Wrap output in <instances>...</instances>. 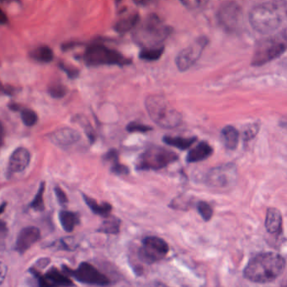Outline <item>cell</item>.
I'll list each match as a JSON object with an SVG mask.
<instances>
[{
	"label": "cell",
	"instance_id": "1",
	"mask_svg": "<svg viewBox=\"0 0 287 287\" xmlns=\"http://www.w3.org/2000/svg\"><path fill=\"white\" fill-rule=\"evenodd\" d=\"M285 268L286 260L278 253H258L247 263L244 270V277L254 283H270L281 276Z\"/></svg>",
	"mask_w": 287,
	"mask_h": 287
},
{
	"label": "cell",
	"instance_id": "2",
	"mask_svg": "<svg viewBox=\"0 0 287 287\" xmlns=\"http://www.w3.org/2000/svg\"><path fill=\"white\" fill-rule=\"evenodd\" d=\"M248 20L252 28L259 34L270 35L282 26L284 13L282 5L276 2H265L251 9Z\"/></svg>",
	"mask_w": 287,
	"mask_h": 287
},
{
	"label": "cell",
	"instance_id": "3",
	"mask_svg": "<svg viewBox=\"0 0 287 287\" xmlns=\"http://www.w3.org/2000/svg\"><path fill=\"white\" fill-rule=\"evenodd\" d=\"M134 29L132 39L142 48L162 46V43L172 33V28L154 14L148 15L142 23L137 24Z\"/></svg>",
	"mask_w": 287,
	"mask_h": 287
},
{
	"label": "cell",
	"instance_id": "4",
	"mask_svg": "<svg viewBox=\"0 0 287 287\" xmlns=\"http://www.w3.org/2000/svg\"><path fill=\"white\" fill-rule=\"evenodd\" d=\"M145 107L151 119L165 129H172L182 123V116L161 95H150L145 100Z\"/></svg>",
	"mask_w": 287,
	"mask_h": 287
},
{
	"label": "cell",
	"instance_id": "5",
	"mask_svg": "<svg viewBox=\"0 0 287 287\" xmlns=\"http://www.w3.org/2000/svg\"><path fill=\"white\" fill-rule=\"evenodd\" d=\"M179 160L178 154L167 148L153 146L143 152L137 159L138 171L160 170Z\"/></svg>",
	"mask_w": 287,
	"mask_h": 287
},
{
	"label": "cell",
	"instance_id": "6",
	"mask_svg": "<svg viewBox=\"0 0 287 287\" xmlns=\"http://www.w3.org/2000/svg\"><path fill=\"white\" fill-rule=\"evenodd\" d=\"M83 61L88 66H124L131 64V59L124 57L121 52L100 44H94L86 49Z\"/></svg>",
	"mask_w": 287,
	"mask_h": 287
},
{
	"label": "cell",
	"instance_id": "7",
	"mask_svg": "<svg viewBox=\"0 0 287 287\" xmlns=\"http://www.w3.org/2000/svg\"><path fill=\"white\" fill-rule=\"evenodd\" d=\"M287 50L285 41L277 40L276 38H270L263 41L257 46L253 53L251 65L260 67L271 61L277 59L284 54Z\"/></svg>",
	"mask_w": 287,
	"mask_h": 287
},
{
	"label": "cell",
	"instance_id": "8",
	"mask_svg": "<svg viewBox=\"0 0 287 287\" xmlns=\"http://www.w3.org/2000/svg\"><path fill=\"white\" fill-rule=\"evenodd\" d=\"M168 250V244L164 239L155 236L146 237L138 250V257L146 264H154L164 259Z\"/></svg>",
	"mask_w": 287,
	"mask_h": 287
},
{
	"label": "cell",
	"instance_id": "9",
	"mask_svg": "<svg viewBox=\"0 0 287 287\" xmlns=\"http://www.w3.org/2000/svg\"><path fill=\"white\" fill-rule=\"evenodd\" d=\"M63 270L67 275L74 277L78 282L83 284L100 287L111 285V281L107 276L87 262L81 263L76 270H72L67 266H63Z\"/></svg>",
	"mask_w": 287,
	"mask_h": 287
},
{
	"label": "cell",
	"instance_id": "10",
	"mask_svg": "<svg viewBox=\"0 0 287 287\" xmlns=\"http://www.w3.org/2000/svg\"><path fill=\"white\" fill-rule=\"evenodd\" d=\"M209 40L206 37H200L194 41L190 46L183 49L179 52L175 58L177 69L180 72H185L191 69L199 60L205 47L207 46Z\"/></svg>",
	"mask_w": 287,
	"mask_h": 287
},
{
	"label": "cell",
	"instance_id": "11",
	"mask_svg": "<svg viewBox=\"0 0 287 287\" xmlns=\"http://www.w3.org/2000/svg\"><path fill=\"white\" fill-rule=\"evenodd\" d=\"M217 20L226 32H233L239 28L243 20V11L235 1H227L222 3L217 12Z\"/></svg>",
	"mask_w": 287,
	"mask_h": 287
},
{
	"label": "cell",
	"instance_id": "12",
	"mask_svg": "<svg viewBox=\"0 0 287 287\" xmlns=\"http://www.w3.org/2000/svg\"><path fill=\"white\" fill-rule=\"evenodd\" d=\"M237 170L235 165H222L209 171L205 182L210 187L227 188L232 186L236 180Z\"/></svg>",
	"mask_w": 287,
	"mask_h": 287
},
{
	"label": "cell",
	"instance_id": "13",
	"mask_svg": "<svg viewBox=\"0 0 287 287\" xmlns=\"http://www.w3.org/2000/svg\"><path fill=\"white\" fill-rule=\"evenodd\" d=\"M41 287H69L74 286L71 280L62 274L56 268H51L44 276H41L36 270H32Z\"/></svg>",
	"mask_w": 287,
	"mask_h": 287
},
{
	"label": "cell",
	"instance_id": "14",
	"mask_svg": "<svg viewBox=\"0 0 287 287\" xmlns=\"http://www.w3.org/2000/svg\"><path fill=\"white\" fill-rule=\"evenodd\" d=\"M41 238V232L36 227H27L20 231L18 235L15 248L20 253H24L35 245Z\"/></svg>",
	"mask_w": 287,
	"mask_h": 287
},
{
	"label": "cell",
	"instance_id": "15",
	"mask_svg": "<svg viewBox=\"0 0 287 287\" xmlns=\"http://www.w3.org/2000/svg\"><path fill=\"white\" fill-rule=\"evenodd\" d=\"M31 162V154L26 148H18L9 158L8 172L9 174L25 170Z\"/></svg>",
	"mask_w": 287,
	"mask_h": 287
},
{
	"label": "cell",
	"instance_id": "16",
	"mask_svg": "<svg viewBox=\"0 0 287 287\" xmlns=\"http://www.w3.org/2000/svg\"><path fill=\"white\" fill-rule=\"evenodd\" d=\"M49 137L56 145L68 147L76 143L80 139V135L74 129L66 127L53 131Z\"/></svg>",
	"mask_w": 287,
	"mask_h": 287
},
{
	"label": "cell",
	"instance_id": "17",
	"mask_svg": "<svg viewBox=\"0 0 287 287\" xmlns=\"http://www.w3.org/2000/svg\"><path fill=\"white\" fill-rule=\"evenodd\" d=\"M213 154V148L205 141H202L198 145L189 151L186 156V162L189 164L201 162L206 160Z\"/></svg>",
	"mask_w": 287,
	"mask_h": 287
},
{
	"label": "cell",
	"instance_id": "18",
	"mask_svg": "<svg viewBox=\"0 0 287 287\" xmlns=\"http://www.w3.org/2000/svg\"><path fill=\"white\" fill-rule=\"evenodd\" d=\"M282 216L281 211L276 208H269L266 212L265 228L268 233L279 234L282 232Z\"/></svg>",
	"mask_w": 287,
	"mask_h": 287
},
{
	"label": "cell",
	"instance_id": "19",
	"mask_svg": "<svg viewBox=\"0 0 287 287\" xmlns=\"http://www.w3.org/2000/svg\"><path fill=\"white\" fill-rule=\"evenodd\" d=\"M222 140L229 150L236 149L239 145V132L233 125H227L222 130Z\"/></svg>",
	"mask_w": 287,
	"mask_h": 287
},
{
	"label": "cell",
	"instance_id": "20",
	"mask_svg": "<svg viewBox=\"0 0 287 287\" xmlns=\"http://www.w3.org/2000/svg\"><path fill=\"white\" fill-rule=\"evenodd\" d=\"M104 160L111 163V171L117 175H125L130 173L129 168L125 165L120 164L118 152L116 149H111L104 157Z\"/></svg>",
	"mask_w": 287,
	"mask_h": 287
},
{
	"label": "cell",
	"instance_id": "21",
	"mask_svg": "<svg viewBox=\"0 0 287 287\" xmlns=\"http://www.w3.org/2000/svg\"><path fill=\"white\" fill-rule=\"evenodd\" d=\"M139 14L137 13L129 14L126 17L123 18L115 25V31L119 34H125L135 28L139 23Z\"/></svg>",
	"mask_w": 287,
	"mask_h": 287
},
{
	"label": "cell",
	"instance_id": "22",
	"mask_svg": "<svg viewBox=\"0 0 287 287\" xmlns=\"http://www.w3.org/2000/svg\"><path fill=\"white\" fill-rule=\"evenodd\" d=\"M82 197H83V200H84V202L88 205V208L95 215L106 217L111 213V210H112L111 204H109L107 202H103L101 204H99L95 200L92 199L89 196H86L84 194H82Z\"/></svg>",
	"mask_w": 287,
	"mask_h": 287
},
{
	"label": "cell",
	"instance_id": "23",
	"mask_svg": "<svg viewBox=\"0 0 287 287\" xmlns=\"http://www.w3.org/2000/svg\"><path fill=\"white\" fill-rule=\"evenodd\" d=\"M60 223L67 233H71L80 223V216L77 213L69 210H61L59 212Z\"/></svg>",
	"mask_w": 287,
	"mask_h": 287
},
{
	"label": "cell",
	"instance_id": "24",
	"mask_svg": "<svg viewBox=\"0 0 287 287\" xmlns=\"http://www.w3.org/2000/svg\"><path fill=\"white\" fill-rule=\"evenodd\" d=\"M197 137H170V136H164L163 137V142L167 145L172 146L174 148L180 149V150H186L196 142Z\"/></svg>",
	"mask_w": 287,
	"mask_h": 287
},
{
	"label": "cell",
	"instance_id": "25",
	"mask_svg": "<svg viewBox=\"0 0 287 287\" xmlns=\"http://www.w3.org/2000/svg\"><path fill=\"white\" fill-rule=\"evenodd\" d=\"M164 52V46L143 47L139 53V57L147 62H155L162 57Z\"/></svg>",
	"mask_w": 287,
	"mask_h": 287
},
{
	"label": "cell",
	"instance_id": "26",
	"mask_svg": "<svg viewBox=\"0 0 287 287\" xmlns=\"http://www.w3.org/2000/svg\"><path fill=\"white\" fill-rule=\"evenodd\" d=\"M121 227V220L114 216H106L105 220L100 225L98 232L107 234H117L120 232Z\"/></svg>",
	"mask_w": 287,
	"mask_h": 287
},
{
	"label": "cell",
	"instance_id": "27",
	"mask_svg": "<svg viewBox=\"0 0 287 287\" xmlns=\"http://www.w3.org/2000/svg\"><path fill=\"white\" fill-rule=\"evenodd\" d=\"M32 57L41 63H50L54 58V55L50 47L41 46L32 52Z\"/></svg>",
	"mask_w": 287,
	"mask_h": 287
},
{
	"label": "cell",
	"instance_id": "28",
	"mask_svg": "<svg viewBox=\"0 0 287 287\" xmlns=\"http://www.w3.org/2000/svg\"><path fill=\"white\" fill-rule=\"evenodd\" d=\"M44 192H45V183H41L39 190L37 191V195L35 196L33 202L31 203L30 207L34 209L35 210H37V211H41V210L45 209V205H44V199H43Z\"/></svg>",
	"mask_w": 287,
	"mask_h": 287
},
{
	"label": "cell",
	"instance_id": "29",
	"mask_svg": "<svg viewBox=\"0 0 287 287\" xmlns=\"http://www.w3.org/2000/svg\"><path fill=\"white\" fill-rule=\"evenodd\" d=\"M196 207H197V210H198L200 215H201V216L205 222L210 221L212 216H213V210H212V208L208 204L207 202H202H202H199L197 203Z\"/></svg>",
	"mask_w": 287,
	"mask_h": 287
},
{
	"label": "cell",
	"instance_id": "30",
	"mask_svg": "<svg viewBox=\"0 0 287 287\" xmlns=\"http://www.w3.org/2000/svg\"><path fill=\"white\" fill-rule=\"evenodd\" d=\"M21 120L27 126H33L37 124L38 117L37 113L31 109H24L21 111Z\"/></svg>",
	"mask_w": 287,
	"mask_h": 287
},
{
	"label": "cell",
	"instance_id": "31",
	"mask_svg": "<svg viewBox=\"0 0 287 287\" xmlns=\"http://www.w3.org/2000/svg\"><path fill=\"white\" fill-rule=\"evenodd\" d=\"M152 130H153V127L150 125H145V124L137 123V122H131L126 126V131H129V132L145 133V132L152 131Z\"/></svg>",
	"mask_w": 287,
	"mask_h": 287
},
{
	"label": "cell",
	"instance_id": "32",
	"mask_svg": "<svg viewBox=\"0 0 287 287\" xmlns=\"http://www.w3.org/2000/svg\"><path fill=\"white\" fill-rule=\"evenodd\" d=\"M183 5L190 9H199L204 8L208 0H179Z\"/></svg>",
	"mask_w": 287,
	"mask_h": 287
},
{
	"label": "cell",
	"instance_id": "33",
	"mask_svg": "<svg viewBox=\"0 0 287 287\" xmlns=\"http://www.w3.org/2000/svg\"><path fill=\"white\" fill-rule=\"evenodd\" d=\"M66 93H67V89H66L65 87L60 85V84H55L49 88V94L51 97L56 98V99L62 98L65 95Z\"/></svg>",
	"mask_w": 287,
	"mask_h": 287
},
{
	"label": "cell",
	"instance_id": "34",
	"mask_svg": "<svg viewBox=\"0 0 287 287\" xmlns=\"http://www.w3.org/2000/svg\"><path fill=\"white\" fill-rule=\"evenodd\" d=\"M8 227L5 222L0 221V249L5 246V242L8 237Z\"/></svg>",
	"mask_w": 287,
	"mask_h": 287
},
{
	"label": "cell",
	"instance_id": "35",
	"mask_svg": "<svg viewBox=\"0 0 287 287\" xmlns=\"http://www.w3.org/2000/svg\"><path fill=\"white\" fill-rule=\"evenodd\" d=\"M259 130V125L253 124V125L247 126L244 131V138H245V140H249L251 138H253V137H255L256 134L258 133Z\"/></svg>",
	"mask_w": 287,
	"mask_h": 287
},
{
	"label": "cell",
	"instance_id": "36",
	"mask_svg": "<svg viewBox=\"0 0 287 287\" xmlns=\"http://www.w3.org/2000/svg\"><path fill=\"white\" fill-rule=\"evenodd\" d=\"M55 194H56V196H57V199L58 200L60 204L62 205H64V204H67L69 200H68V197L66 196L65 192L59 187H55L54 189Z\"/></svg>",
	"mask_w": 287,
	"mask_h": 287
},
{
	"label": "cell",
	"instance_id": "37",
	"mask_svg": "<svg viewBox=\"0 0 287 287\" xmlns=\"http://www.w3.org/2000/svg\"><path fill=\"white\" fill-rule=\"evenodd\" d=\"M6 274H7V266L2 262H0V285L2 284L4 281Z\"/></svg>",
	"mask_w": 287,
	"mask_h": 287
},
{
	"label": "cell",
	"instance_id": "38",
	"mask_svg": "<svg viewBox=\"0 0 287 287\" xmlns=\"http://www.w3.org/2000/svg\"><path fill=\"white\" fill-rule=\"evenodd\" d=\"M61 69H63L64 71L68 74L69 77H75L76 75H77V71L76 70H74V69H69V68H67L64 65H61Z\"/></svg>",
	"mask_w": 287,
	"mask_h": 287
},
{
	"label": "cell",
	"instance_id": "39",
	"mask_svg": "<svg viewBox=\"0 0 287 287\" xmlns=\"http://www.w3.org/2000/svg\"><path fill=\"white\" fill-rule=\"evenodd\" d=\"M8 22V18L6 16L5 13L0 8V25H5Z\"/></svg>",
	"mask_w": 287,
	"mask_h": 287
},
{
	"label": "cell",
	"instance_id": "40",
	"mask_svg": "<svg viewBox=\"0 0 287 287\" xmlns=\"http://www.w3.org/2000/svg\"><path fill=\"white\" fill-rule=\"evenodd\" d=\"M3 138H4V128L2 123L0 122V148L3 145Z\"/></svg>",
	"mask_w": 287,
	"mask_h": 287
},
{
	"label": "cell",
	"instance_id": "41",
	"mask_svg": "<svg viewBox=\"0 0 287 287\" xmlns=\"http://www.w3.org/2000/svg\"><path fill=\"white\" fill-rule=\"evenodd\" d=\"M134 2L137 5H147L148 3H150L151 2H153V0H134Z\"/></svg>",
	"mask_w": 287,
	"mask_h": 287
},
{
	"label": "cell",
	"instance_id": "42",
	"mask_svg": "<svg viewBox=\"0 0 287 287\" xmlns=\"http://www.w3.org/2000/svg\"><path fill=\"white\" fill-rule=\"evenodd\" d=\"M6 203H3L2 205H0V215L3 213L4 210H5Z\"/></svg>",
	"mask_w": 287,
	"mask_h": 287
},
{
	"label": "cell",
	"instance_id": "43",
	"mask_svg": "<svg viewBox=\"0 0 287 287\" xmlns=\"http://www.w3.org/2000/svg\"><path fill=\"white\" fill-rule=\"evenodd\" d=\"M2 2H11V1H17V0H0Z\"/></svg>",
	"mask_w": 287,
	"mask_h": 287
},
{
	"label": "cell",
	"instance_id": "44",
	"mask_svg": "<svg viewBox=\"0 0 287 287\" xmlns=\"http://www.w3.org/2000/svg\"><path fill=\"white\" fill-rule=\"evenodd\" d=\"M3 86H2V84H1V82H0V93L3 91Z\"/></svg>",
	"mask_w": 287,
	"mask_h": 287
},
{
	"label": "cell",
	"instance_id": "45",
	"mask_svg": "<svg viewBox=\"0 0 287 287\" xmlns=\"http://www.w3.org/2000/svg\"><path fill=\"white\" fill-rule=\"evenodd\" d=\"M122 0H117V3H120Z\"/></svg>",
	"mask_w": 287,
	"mask_h": 287
}]
</instances>
